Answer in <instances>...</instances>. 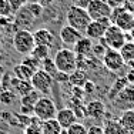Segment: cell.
Masks as SVG:
<instances>
[{
    "label": "cell",
    "instance_id": "obj_12",
    "mask_svg": "<svg viewBox=\"0 0 134 134\" xmlns=\"http://www.w3.org/2000/svg\"><path fill=\"white\" fill-rule=\"evenodd\" d=\"M34 20H36V17L29 10L27 4H24L23 7L19 9L17 16H16V26L20 27L19 30H27V27H30Z\"/></svg>",
    "mask_w": 134,
    "mask_h": 134
},
{
    "label": "cell",
    "instance_id": "obj_41",
    "mask_svg": "<svg viewBox=\"0 0 134 134\" xmlns=\"http://www.w3.org/2000/svg\"><path fill=\"white\" fill-rule=\"evenodd\" d=\"M20 114H24V116H29V114H34V107L21 106V107H20Z\"/></svg>",
    "mask_w": 134,
    "mask_h": 134
},
{
    "label": "cell",
    "instance_id": "obj_23",
    "mask_svg": "<svg viewBox=\"0 0 134 134\" xmlns=\"http://www.w3.org/2000/svg\"><path fill=\"white\" fill-rule=\"evenodd\" d=\"M119 52L121 53L126 64H131V63H134V41H127Z\"/></svg>",
    "mask_w": 134,
    "mask_h": 134
},
{
    "label": "cell",
    "instance_id": "obj_6",
    "mask_svg": "<svg viewBox=\"0 0 134 134\" xmlns=\"http://www.w3.org/2000/svg\"><path fill=\"white\" fill-rule=\"evenodd\" d=\"M101 41L106 44L107 49L120 50L121 47L127 43V36L123 30H120V29L116 26V24H111V26L106 30V34H104V37Z\"/></svg>",
    "mask_w": 134,
    "mask_h": 134
},
{
    "label": "cell",
    "instance_id": "obj_11",
    "mask_svg": "<svg viewBox=\"0 0 134 134\" xmlns=\"http://www.w3.org/2000/svg\"><path fill=\"white\" fill-rule=\"evenodd\" d=\"M81 37H83L81 31L73 29L71 26H69V24H66V26H63L60 29V40H62V43L66 44V46L74 47V44L77 43Z\"/></svg>",
    "mask_w": 134,
    "mask_h": 134
},
{
    "label": "cell",
    "instance_id": "obj_36",
    "mask_svg": "<svg viewBox=\"0 0 134 134\" xmlns=\"http://www.w3.org/2000/svg\"><path fill=\"white\" fill-rule=\"evenodd\" d=\"M83 90H84L86 96H88V94H93L94 91H96V84H94L93 81L87 80V81H86V84L83 86Z\"/></svg>",
    "mask_w": 134,
    "mask_h": 134
},
{
    "label": "cell",
    "instance_id": "obj_13",
    "mask_svg": "<svg viewBox=\"0 0 134 134\" xmlns=\"http://www.w3.org/2000/svg\"><path fill=\"white\" fill-rule=\"evenodd\" d=\"M56 120L59 121V124L62 126L63 130H67L70 126H73L74 123H77V117H76L74 111H73L70 107H64V108L57 110Z\"/></svg>",
    "mask_w": 134,
    "mask_h": 134
},
{
    "label": "cell",
    "instance_id": "obj_3",
    "mask_svg": "<svg viewBox=\"0 0 134 134\" xmlns=\"http://www.w3.org/2000/svg\"><path fill=\"white\" fill-rule=\"evenodd\" d=\"M34 46L36 43H34L33 33H30L29 30H17L13 34V47L19 54L30 56Z\"/></svg>",
    "mask_w": 134,
    "mask_h": 134
},
{
    "label": "cell",
    "instance_id": "obj_39",
    "mask_svg": "<svg viewBox=\"0 0 134 134\" xmlns=\"http://www.w3.org/2000/svg\"><path fill=\"white\" fill-rule=\"evenodd\" d=\"M69 77H70V74L59 71V73L56 74V77H54V81H59V83H69Z\"/></svg>",
    "mask_w": 134,
    "mask_h": 134
},
{
    "label": "cell",
    "instance_id": "obj_20",
    "mask_svg": "<svg viewBox=\"0 0 134 134\" xmlns=\"http://www.w3.org/2000/svg\"><path fill=\"white\" fill-rule=\"evenodd\" d=\"M87 81V71L81 69H77L70 74L69 77V83L73 86V87H83Z\"/></svg>",
    "mask_w": 134,
    "mask_h": 134
},
{
    "label": "cell",
    "instance_id": "obj_21",
    "mask_svg": "<svg viewBox=\"0 0 134 134\" xmlns=\"http://www.w3.org/2000/svg\"><path fill=\"white\" fill-rule=\"evenodd\" d=\"M41 131H43V134H63L64 130L62 129V126L59 124V121L56 119H52V120L43 121Z\"/></svg>",
    "mask_w": 134,
    "mask_h": 134
},
{
    "label": "cell",
    "instance_id": "obj_18",
    "mask_svg": "<svg viewBox=\"0 0 134 134\" xmlns=\"http://www.w3.org/2000/svg\"><path fill=\"white\" fill-rule=\"evenodd\" d=\"M116 100L123 106H134V83H129V86H126V88L117 96Z\"/></svg>",
    "mask_w": 134,
    "mask_h": 134
},
{
    "label": "cell",
    "instance_id": "obj_37",
    "mask_svg": "<svg viewBox=\"0 0 134 134\" xmlns=\"http://www.w3.org/2000/svg\"><path fill=\"white\" fill-rule=\"evenodd\" d=\"M87 134H106L104 133V129L98 124H93L87 129Z\"/></svg>",
    "mask_w": 134,
    "mask_h": 134
},
{
    "label": "cell",
    "instance_id": "obj_43",
    "mask_svg": "<svg viewBox=\"0 0 134 134\" xmlns=\"http://www.w3.org/2000/svg\"><path fill=\"white\" fill-rule=\"evenodd\" d=\"M131 34H133V37H134V26H133V30H131Z\"/></svg>",
    "mask_w": 134,
    "mask_h": 134
},
{
    "label": "cell",
    "instance_id": "obj_24",
    "mask_svg": "<svg viewBox=\"0 0 134 134\" xmlns=\"http://www.w3.org/2000/svg\"><path fill=\"white\" fill-rule=\"evenodd\" d=\"M129 80H127V77H120V79H117V81L113 84V87L110 88V91H108V97L110 98H116L117 96H119L121 91L126 88V86H129Z\"/></svg>",
    "mask_w": 134,
    "mask_h": 134
},
{
    "label": "cell",
    "instance_id": "obj_4",
    "mask_svg": "<svg viewBox=\"0 0 134 134\" xmlns=\"http://www.w3.org/2000/svg\"><path fill=\"white\" fill-rule=\"evenodd\" d=\"M111 24H116L120 30H123L124 33L131 31L133 26H134V14L133 12L127 10L126 6L124 7H119V9H113L111 13Z\"/></svg>",
    "mask_w": 134,
    "mask_h": 134
},
{
    "label": "cell",
    "instance_id": "obj_28",
    "mask_svg": "<svg viewBox=\"0 0 134 134\" xmlns=\"http://www.w3.org/2000/svg\"><path fill=\"white\" fill-rule=\"evenodd\" d=\"M41 70H44V71H46L47 74H50L53 79L56 77V74L59 73L56 64H54V60L50 59V57H49V59H46L44 62H41Z\"/></svg>",
    "mask_w": 134,
    "mask_h": 134
},
{
    "label": "cell",
    "instance_id": "obj_1",
    "mask_svg": "<svg viewBox=\"0 0 134 134\" xmlns=\"http://www.w3.org/2000/svg\"><path fill=\"white\" fill-rule=\"evenodd\" d=\"M54 64H56L57 70L62 73H67L71 74L74 70H77V54L74 53L73 49H60L54 56Z\"/></svg>",
    "mask_w": 134,
    "mask_h": 134
},
{
    "label": "cell",
    "instance_id": "obj_26",
    "mask_svg": "<svg viewBox=\"0 0 134 134\" xmlns=\"http://www.w3.org/2000/svg\"><path fill=\"white\" fill-rule=\"evenodd\" d=\"M103 129H104V133L106 134H126V130L121 127V124L119 121H114V120L107 121Z\"/></svg>",
    "mask_w": 134,
    "mask_h": 134
},
{
    "label": "cell",
    "instance_id": "obj_42",
    "mask_svg": "<svg viewBox=\"0 0 134 134\" xmlns=\"http://www.w3.org/2000/svg\"><path fill=\"white\" fill-rule=\"evenodd\" d=\"M53 2H54V0H40V2H39V3H40V4H41V6H43V7H44V6H47V4H50V3H53Z\"/></svg>",
    "mask_w": 134,
    "mask_h": 134
},
{
    "label": "cell",
    "instance_id": "obj_27",
    "mask_svg": "<svg viewBox=\"0 0 134 134\" xmlns=\"http://www.w3.org/2000/svg\"><path fill=\"white\" fill-rule=\"evenodd\" d=\"M40 93H37L36 90H33L31 93H29L27 96H23L20 97V103L21 106H30V107H34V104L37 103V100L40 98Z\"/></svg>",
    "mask_w": 134,
    "mask_h": 134
},
{
    "label": "cell",
    "instance_id": "obj_15",
    "mask_svg": "<svg viewBox=\"0 0 134 134\" xmlns=\"http://www.w3.org/2000/svg\"><path fill=\"white\" fill-rule=\"evenodd\" d=\"M33 37L36 46H46L52 49V46L54 44V34L49 29H37L33 33Z\"/></svg>",
    "mask_w": 134,
    "mask_h": 134
},
{
    "label": "cell",
    "instance_id": "obj_32",
    "mask_svg": "<svg viewBox=\"0 0 134 134\" xmlns=\"http://www.w3.org/2000/svg\"><path fill=\"white\" fill-rule=\"evenodd\" d=\"M27 7L29 10L31 12V14L34 16V17H40L41 13H43V6L40 4L39 2H34V3H27Z\"/></svg>",
    "mask_w": 134,
    "mask_h": 134
},
{
    "label": "cell",
    "instance_id": "obj_10",
    "mask_svg": "<svg viewBox=\"0 0 134 134\" xmlns=\"http://www.w3.org/2000/svg\"><path fill=\"white\" fill-rule=\"evenodd\" d=\"M87 13L91 17V20H101L106 17H111L113 9L107 4V2H101V0H93L90 6L87 7Z\"/></svg>",
    "mask_w": 134,
    "mask_h": 134
},
{
    "label": "cell",
    "instance_id": "obj_31",
    "mask_svg": "<svg viewBox=\"0 0 134 134\" xmlns=\"http://www.w3.org/2000/svg\"><path fill=\"white\" fill-rule=\"evenodd\" d=\"M66 134H87V127L81 123H74L66 130Z\"/></svg>",
    "mask_w": 134,
    "mask_h": 134
},
{
    "label": "cell",
    "instance_id": "obj_8",
    "mask_svg": "<svg viewBox=\"0 0 134 134\" xmlns=\"http://www.w3.org/2000/svg\"><path fill=\"white\" fill-rule=\"evenodd\" d=\"M111 26L110 17L101 19V20H91V23L87 26L84 31V36L90 40H103L106 30Z\"/></svg>",
    "mask_w": 134,
    "mask_h": 134
},
{
    "label": "cell",
    "instance_id": "obj_33",
    "mask_svg": "<svg viewBox=\"0 0 134 134\" xmlns=\"http://www.w3.org/2000/svg\"><path fill=\"white\" fill-rule=\"evenodd\" d=\"M106 52H107V47H106V44L101 41V43L94 44L93 46V52H91V54H93L94 57H104Z\"/></svg>",
    "mask_w": 134,
    "mask_h": 134
},
{
    "label": "cell",
    "instance_id": "obj_38",
    "mask_svg": "<svg viewBox=\"0 0 134 134\" xmlns=\"http://www.w3.org/2000/svg\"><path fill=\"white\" fill-rule=\"evenodd\" d=\"M107 4L111 9H119V7H124L126 0H107Z\"/></svg>",
    "mask_w": 134,
    "mask_h": 134
},
{
    "label": "cell",
    "instance_id": "obj_16",
    "mask_svg": "<svg viewBox=\"0 0 134 134\" xmlns=\"http://www.w3.org/2000/svg\"><path fill=\"white\" fill-rule=\"evenodd\" d=\"M93 46H94V44H93V40H90L88 37L83 36L81 39L74 44L73 50H74V53L77 54V56L88 57V56H91V52H93Z\"/></svg>",
    "mask_w": 134,
    "mask_h": 134
},
{
    "label": "cell",
    "instance_id": "obj_44",
    "mask_svg": "<svg viewBox=\"0 0 134 134\" xmlns=\"http://www.w3.org/2000/svg\"><path fill=\"white\" fill-rule=\"evenodd\" d=\"M101 2H107V0H101Z\"/></svg>",
    "mask_w": 134,
    "mask_h": 134
},
{
    "label": "cell",
    "instance_id": "obj_14",
    "mask_svg": "<svg viewBox=\"0 0 134 134\" xmlns=\"http://www.w3.org/2000/svg\"><path fill=\"white\" fill-rule=\"evenodd\" d=\"M106 114V106L100 100H91L86 104V116L94 120H101Z\"/></svg>",
    "mask_w": 134,
    "mask_h": 134
},
{
    "label": "cell",
    "instance_id": "obj_30",
    "mask_svg": "<svg viewBox=\"0 0 134 134\" xmlns=\"http://www.w3.org/2000/svg\"><path fill=\"white\" fill-rule=\"evenodd\" d=\"M14 98H16V94L13 93V91H10V90H3L2 93H0V103L6 104V106L13 104Z\"/></svg>",
    "mask_w": 134,
    "mask_h": 134
},
{
    "label": "cell",
    "instance_id": "obj_17",
    "mask_svg": "<svg viewBox=\"0 0 134 134\" xmlns=\"http://www.w3.org/2000/svg\"><path fill=\"white\" fill-rule=\"evenodd\" d=\"M10 86L13 87V93L20 96V97H23V96H27L29 93H31V91L34 90L33 86H31L30 81H26V80H19V79H13L10 83Z\"/></svg>",
    "mask_w": 134,
    "mask_h": 134
},
{
    "label": "cell",
    "instance_id": "obj_25",
    "mask_svg": "<svg viewBox=\"0 0 134 134\" xmlns=\"http://www.w3.org/2000/svg\"><path fill=\"white\" fill-rule=\"evenodd\" d=\"M31 57H34L36 60L39 62H44L46 59L50 57V47H46V46H34L33 52L30 53Z\"/></svg>",
    "mask_w": 134,
    "mask_h": 134
},
{
    "label": "cell",
    "instance_id": "obj_22",
    "mask_svg": "<svg viewBox=\"0 0 134 134\" xmlns=\"http://www.w3.org/2000/svg\"><path fill=\"white\" fill-rule=\"evenodd\" d=\"M13 73H14V77L16 79H19V80H26V81H30L31 80V77H33V74H34V71H31L29 67H26L24 64H17V66H14V70H13Z\"/></svg>",
    "mask_w": 134,
    "mask_h": 134
},
{
    "label": "cell",
    "instance_id": "obj_2",
    "mask_svg": "<svg viewBox=\"0 0 134 134\" xmlns=\"http://www.w3.org/2000/svg\"><path fill=\"white\" fill-rule=\"evenodd\" d=\"M66 19L69 26H71L73 29L81 31V33H84L87 26L91 23V17L88 16L87 10L77 7V6H70L69 10H67Z\"/></svg>",
    "mask_w": 134,
    "mask_h": 134
},
{
    "label": "cell",
    "instance_id": "obj_9",
    "mask_svg": "<svg viewBox=\"0 0 134 134\" xmlns=\"http://www.w3.org/2000/svg\"><path fill=\"white\" fill-rule=\"evenodd\" d=\"M103 64L107 70H110V71H113V73H117L124 67L126 62H124L123 56H121V53L119 50L107 49V52L103 57Z\"/></svg>",
    "mask_w": 134,
    "mask_h": 134
},
{
    "label": "cell",
    "instance_id": "obj_19",
    "mask_svg": "<svg viewBox=\"0 0 134 134\" xmlns=\"http://www.w3.org/2000/svg\"><path fill=\"white\" fill-rule=\"evenodd\" d=\"M119 123L121 124L124 130L127 131H134V108H126L121 113Z\"/></svg>",
    "mask_w": 134,
    "mask_h": 134
},
{
    "label": "cell",
    "instance_id": "obj_34",
    "mask_svg": "<svg viewBox=\"0 0 134 134\" xmlns=\"http://www.w3.org/2000/svg\"><path fill=\"white\" fill-rule=\"evenodd\" d=\"M10 12H12L10 3H9L7 0H0V16L6 17V16L10 14Z\"/></svg>",
    "mask_w": 134,
    "mask_h": 134
},
{
    "label": "cell",
    "instance_id": "obj_29",
    "mask_svg": "<svg viewBox=\"0 0 134 134\" xmlns=\"http://www.w3.org/2000/svg\"><path fill=\"white\" fill-rule=\"evenodd\" d=\"M21 64H24L26 67H29V69L31 70V71L36 73L37 70L41 69V62H39V60H36L34 57L31 56H26L23 60H21Z\"/></svg>",
    "mask_w": 134,
    "mask_h": 134
},
{
    "label": "cell",
    "instance_id": "obj_35",
    "mask_svg": "<svg viewBox=\"0 0 134 134\" xmlns=\"http://www.w3.org/2000/svg\"><path fill=\"white\" fill-rule=\"evenodd\" d=\"M23 134H43L41 131V126H37V124H30L26 129L23 130Z\"/></svg>",
    "mask_w": 134,
    "mask_h": 134
},
{
    "label": "cell",
    "instance_id": "obj_7",
    "mask_svg": "<svg viewBox=\"0 0 134 134\" xmlns=\"http://www.w3.org/2000/svg\"><path fill=\"white\" fill-rule=\"evenodd\" d=\"M53 81H54V79L50 74H47L44 70H41V69L34 73L33 77H31V80H30L33 88L37 91V93H40L43 96H47L50 91H52Z\"/></svg>",
    "mask_w": 134,
    "mask_h": 134
},
{
    "label": "cell",
    "instance_id": "obj_5",
    "mask_svg": "<svg viewBox=\"0 0 134 134\" xmlns=\"http://www.w3.org/2000/svg\"><path fill=\"white\" fill-rule=\"evenodd\" d=\"M57 114V107L54 104V101L47 96H43L37 100V103L34 104V116L37 119H40L41 121L46 120H52L56 119Z\"/></svg>",
    "mask_w": 134,
    "mask_h": 134
},
{
    "label": "cell",
    "instance_id": "obj_40",
    "mask_svg": "<svg viewBox=\"0 0 134 134\" xmlns=\"http://www.w3.org/2000/svg\"><path fill=\"white\" fill-rule=\"evenodd\" d=\"M91 2L93 0H73V6H77V7H81V9L87 10V7L90 6Z\"/></svg>",
    "mask_w": 134,
    "mask_h": 134
}]
</instances>
